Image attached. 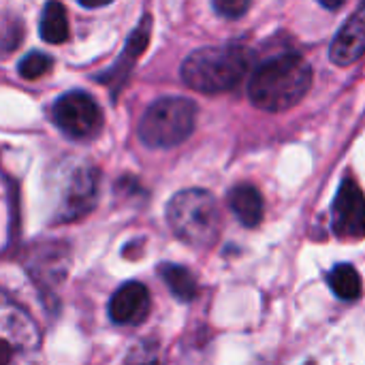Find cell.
Returning a JSON list of instances; mask_svg holds the SVG:
<instances>
[{"mask_svg":"<svg viewBox=\"0 0 365 365\" xmlns=\"http://www.w3.org/2000/svg\"><path fill=\"white\" fill-rule=\"evenodd\" d=\"M312 86V68L297 53L276 56L263 62L248 81L250 101L263 111H287L297 105Z\"/></svg>","mask_w":365,"mask_h":365,"instance_id":"obj_1","label":"cell"},{"mask_svg":"<svg viewBox=\"0 0 365 365\" xmlns=\"http://www.w3.org/2000/svg\"><path fill=\"white\" fill-rule=\"evenodd\" d=\"M248 64V51L240 45L203 47L184 60L182 79L197 92L220 94L235 88L244 79Z\"/></svg>","mask_w":365,"mask_h":365,"instance_id":"obj_2","label":"cell"},{"mask_svg":"<svg viewBox=\"0 0 365 365\" xmlns=\"http://www.w3.org/2000/svg\"><path fill=\"white\" fill-rule=\"evenodd\" d=\"M167 220L175 237L192 248H210L220 235V207L201 188L178 192L167 205Z\"/></svg>","mask_w":365,"mask_h":365,"instance_id":"obj_3","label":"cell"},{"mask_svg":"<svg viewBox=\"0 0 365 365\" xmlns=\"http://www.w3.org/2000/svg\"><path fill=\"white\" fill-rule=\"evenodd\" d=\"M197 124V105L184 96L158 98L139 122V139L148 148H175L184 143Z\"/></svg>","mask_w":365,"mask_h":365,"instance_id":"obj_4","label":"cell"},{"mask_svg":"<svg viewBox=\"0 0 365 365\" xmlns=\"http://www.w3.org/2000/svg\"><path fill=\"white\" fill-rule=\"evenodd\" d=\"M41 336L34 321L0 291V365L36 359Z\"/></svg>","mask_w":365,"mask_h":365,"instance_id":"obj_5","label":"cell"},{"mask_svg":"<svg viewBox=\"0 0 365 365\" xmlns=\"http://www.w3.org/2000/svg\"><path fill=\"white\" fill-rule=\"evenodd\" d=\"M53 124L71 139H88L98 133L103 113L86 92H66L51 105Z\"/></svg>","mask_w":365,"mask_h":365,"instance_id":"obj_6","label":"cell"},{"mask_svg":"<svg viewBox=\"0 0 365 365\" xmlns=\"http://www.w3.org/2000/svg\"><path fill=\"white\" fill-rule=\"evenodd\" d=\"M334 233L340 240L365 237V195L353 178H346L336 195L331 214Z\"/></svg>","mask_w":365,"mask_h":365,"instance_id":"obj_7","label":"cell"},{"mask_svg":"<svg viewBox=\"0 0 365 365\" xmlns=\"http://www.w3.org/2000/svg\"><path fill=\"white\" fill-rule=\"evenodd\" d=\"M98 195V171L94 167H79L68 175L60 205V220H75L92 210Z\"/></svg>","mask_w":365,"mask_h":365,"instance_id":"obj_8","label":"cell"},{"mask_svg":"<svg viewBox=\"0 0 365 365\" xmlns=\"http://www.w3.org/2000/svg\"><path fill=\"white\" fill-rule=\"evenodd\" d=\"M148 312L150 291L141 282L122 284L109 302V317L118 325H139L148 319Z\"/></svg>","mask_w":365,"mask_h":365,"instance_id":"obj_9","label":"cell"},{"mask_svg":"<svg viewBox=\"0 0 365 365\" xmlns=\"http://www.w3.org/2000/svg\"><path fill=\"white\" fill-rule=\"evenodd\" d=\"M365 53V4L342 26V30L336 34L329 58L338 66H349L357 62Z\"/></svg>","mask_w":365,"mask_h":365,"instance_id":"obj_10","label":"cell"},{"mask_svg":"<svg viewBox=\"0 0 365 365\" xmlns=\"http://www.w3.org/2000/svg\"><path fill=\"white\" fill-rule=\"evenodd\" d=\"M150 30H152V19H150V17H143L141 24L137 26V30L128 36L126 47H124L122 56L118 58V62H115L109 71L101 73L96 79L103 81V83H109V86H113V88H120L122 81H124V79L128 77V73L133 71V66L137 64V58L145 51L148 41H150Z\"/></svg>","mask_w":365,"mask_h":365,"instance_id":"obj_11","label":"cell"},{"mask_svg":"<svg viewBox=\"0 0 365 365\" xmlns=\"http://www.w3.org/2000/svg\"><path fill=\"white\" fill-rule=\"evenodd\" d=\"M229 205L237 220L250 229L259 227L263 220V197L250 184H240L229 192Z\"/></svg>","mask_w":365,"mask_h":365,"instance_id":"obj_12","label":"cell"},{"mask_svg":"<svg viewBox=\"0 0 365 365\" xmlns=\"http://www.w3.org/2000/svg\"><path fill=\"white\" fill-rule=\"evenodd\" d=\"M38 32H41L43 41L53 43V45H60L68 38V17H66L62 2L49 0L45 4L43 15H41V24H38Z\"/></svg>","mask_w":365,"mask_h":365,"instance_id":"obj_13","label":"cell"},{"mask_svg":"<svg viewBox=\"0 0 365 365\" xmlns=\"http://www.w3.org/2000/svg\"><path fill=\"white\" fill-rule=\"evenodd\" d=\"M329 287L340 299H346V302L359 299L361 291H364L359 272L353 265H346V263L334 267V272L329 274Z\"/></svg>","mask_w":365,"mask_h":365,"instance_id":"obj_14","label":"cell"},{"mask_svg":"<svg viewBox=\"0 0 365 365\" xmlns=\"http://www.w3.org/2000/svg\"><path fill=\"white\" fill-rule=\"evenodd\" d=\"M163 280L167 282L169 291L180 299V302H190L197 295V280L195 276L182 267V265H163L160 267Z\"/></svg>","mask_w":365,"mask_h":365,"instance_id":"obj_15","label":"cell"},{"mask_svg":"<svg viewBox=\"0 0 365 365\" xmlns=\"http://www.w3.org/2000/svg\"><path fill=\"white\" fill-rule=\"evenodd\" d=\"M53 66V60L43 53V51H32L28 56H24L17 64V73L24 77V79H38L43 77L49 68Z\"/></svg>","mask_w":365,"mask_h":365,"instance_id":"obj_16","label":"cell"},{"mask_svg":"<svg viewBox=\"0 0 365 365\" xmlns=\"http://www.w3.org/2000/svg\"><path fill=\"white\" fill-rule=\"evenodd\" d=\"M212 2H214V9L218 15L229 17V19H237L248 11L252 0H212Z\"/></svg>","mask_w":365,"mask_h":365,"instance_id":"obj_17","label":"cell"},{"mask_svg":"<svg viewBox=\"0 0 365 365\" xmlns=\"http://www.w3.org/2000/svg\"><path fill=\"white\" fill-rule=\"evenodd\" d=\"M81 6H86V9H98V6H107L109 2H113V0H77Z\"/></svg>","mask_w":365,"mask_h":365,"instance_id":"obj_18","label":"cell"},{"mask_svg":"<svg viewBox=\"0 0 365 365\" xmlns=\"http://www.w3.org/2000/svg\"><path fill=\"white\" fill-rule=\"evenodd\" d=\"M325 9H329V11H338V9H342L344 6V2L346 0H319Z\"/></svg>","mask_w":365,"mask_h":365,"instance_id":"obj_19","label":"cell"}]
</instances>
